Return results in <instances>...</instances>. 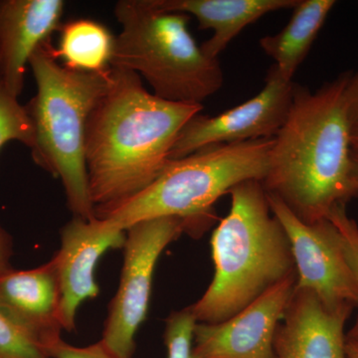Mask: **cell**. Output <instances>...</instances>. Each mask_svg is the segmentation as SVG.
I'll list each match as a JSON object with an SVG mask.
<instances>
[{
  "label": "cell",
  "mask_w": 358,
  "mask_h": 358,
  "mask_svg": "<svg viewBox=\"0 0 358 358\" xmlns=\"http://www.w3.org/2000/svg\"><path fill=\"white\" fill-rule=\"evenodd\" d=\"M0 358H51L43 345L0 310Z\"/></svg>",
  "instance_id": "obj_19"
},
{
  "label": "cell",
  "mask_w": 358,
  "mask_h": 358,
  "mask_svg": "<svg viewBox=\"0 0 358 358\" xmlns=\"http://www.w3.org/2000/svg\"><path fill=\"white\" fill-rule=\"evenodd\" d=\"M229 213L212 233L214 275L190 306L197 322L219 324L289 275L296 274L286 231L271 211L262 182L234 186Z\"/></svg>",
  "instance_id": "obj_3"
},
{
  "label": "cell",
  "mask_w": 358,
  "mask_h": 358,
  "mask_svg": "<svg viewBox=\"0 0 358 358\" xmlns=\"http://www.w3.org/2000/svg\"><path fill=\"white\" fill-rule=\"evenodd\" d=\"M9 141H18L31 150L34 129L25 106L0 79V150Z\"/></svg>",
  "instance_id": "obj_18"
},
{
  "label": "cell",
  "mask_w": 358,
  "mask_h": 358,
  "mask_svg": "<svg viewBox=\"0 0 358 358\" xmlns=\"http://www.w3.org/2000/svg\"><path fill=\"white\" fill-rule=\"evenodd\" d=\"M203 110L150 93L131 71L110 67V84L89 115L85 160L95 211L147 188L169 162L181 129Z\"/></svg>",
  "instance_id": "obj_1"
},
{
  "label": "cell",
  "mask_w": 358,
  "mask_h": 358,
  "mask_svg": "<svg viewBox=\"0 0 358 358\" xmlns=\"http://www.w3.org/2000/svg\"><path fill=\"white\" fill-rule=\"evenodd\" d=\"M346 113L352 127L358 124V72L350 75L345 90Z\"/></svg>",
  "instance_id": "obj_23"
},
{
  "label": "cell",
  "mask_w": 358,
  "mask_h": 358,
  "mask_svg": "<svg viewBox=\"0 0 358 358\" xmlns=\"http://www.w3.org/2000/svg\"><path fill=\"white\" fill-rule=\"evenodd\" d=\"M350 75L315 92L296 84L288 117L274 136L262 185L303 223L327 220L336 206L358 197L345 103Z\"/></svg>",
  "instance_id": "obj_2"
},
{
  "label": "cell",
  "mask_w": 358,
  "mask_h": 358,
  "mask_svg": "<svg viewBox=\"0 0 358 358\" xmlns=\"http://www.w3.org/2000/svg\"><path fill=\"white\" fill-rule=\"evenodd\" d=\"M62 0H0V79L20 98L33 52L60 29Z\"/></svg>",
  "instance_id": "obj_14"
},
{
  "label": "cell",
  "mask_w": 358,
  "mask_h": 358,
  "mask_svg": "<svg viewBox=\"0 0 358 358\" xmlns=\"http://www.w3.org/2000/svg\"><path fill=\"white\" fill-rule=\"evenodd\" d=\"M296 281V274L289 275L222 322H197L193 358H277L275 333Z\"/></svg>",
  "instance_id": "obj_10"
},
{
  "label": "cell",
  "mask_w": 358,
  "mask_h": 358,
  "mask_svg": "<svg viewBox=\"0 0 358 358\" xmlns=\"http://www.w3.org/2000/svg\"><path fill=\"white\" fill-rule=\"evenodd\" d=\"M267 199L271 211L288 235L296 264V288L310 289L333 310L357 308L358 282L338 227L329 219L301 222L279 197L267 193Z\"/></svg>",
  "instance_id": "obj_8"
},
{
  "label": "cell",
  "mask_w": 358,
  "mask_h": 358,
  "mask_svg": "<svg viewBox=\"0 0 358 358\" xmlns=\"http://www.w3.org/2000/svg\"><path fill=\"white\" fill-rule=\"evenodd\" d=\"M350 145L353 152H358V124H355L350 131Z\"/></svg>",
  "instance_id": "obj_25"
},
{
  "label": "cell",
  "mask_w": 358,
  "mask_h": 358,
  "mask_svg": "<svg viewBox=\"0 0 358 358\" xmlns=\"http://www.w3.org/2000/svg\"><path fill=\"white\" fill-rule=\"evenodd\" d=\"M350 308H327L307 289H294L275 333L277 358H348L346 322Z\"/></svg>",
  "instance_id": "obj_12"
},
{
  "label": "cell",
  "mask_w": 358,
  "mask_h": 358,
  "mask_svg": "<svg viewBox=\"0 0 358 358\" xmlns=\"http://www.w3.org/2000/svg\"><path fill=\"white\" fill-rule=\"evenodd\" d=\"M352 178L358 188V152L352 150Z\"/></svg>",
  "instance_id": "obj_26"
},
{
  "label": "cell",
  "mask_w": 358,
  "mask_h": 358,
  "mask_svg": "<svg viewBox=\"0 0 358 358\" xmlns=\"http://www.w3.org/2000/svg\"><path fill=\"white\" fill-rule=\"evenodd\" d=\"M346 355L348 358H358V348L346 345Z\"/></svg>",
  "instance_id": "obj_27"
},
{
  "label": "cell",
  "mask_w": 358,
  "mask_h": 358,
  "mask_svg": "<svg viewBox=\"0 0 358 358\" xmlns=\"http://www.w3.org/2000/svg\"><path fill=\"white\" fill-rule=\"evenodd\" d=\"M336 4L334 0H300L284 29L260 39L264 53L274 60L282 78L293 81Z\"/></svg>",
  "instance_id": "obj_16"
},
{
  "label": "cell",
  "mask_w": 358,
  "mask_h": 358,
  "mask_svg": "<svg viewBox=\"0 0 358 358\" xmlns=\"http://www.w3.org/2000/svg\"><path fill=\"white\" fill-rule=\"evenodd\" d=\"M294 86L272 65L265 86L253 98L213 117H193L181 129L169 159H181L212 145L274 138L288 117Z\"/></svg>",
  "instance_id": "obj_9"
},
{
  "label": "cell",
  "mask_w": 358,
  "mask_h": 358,
  "mask_svg": "<svg viewBox=\"0 0 358 358\" xmlns=\"http://www.w3.org/2000/svg\"><path fill=\"white\" fill-rule=\"evenodd\" d=\"M0 310L47 352L63 331L60 282L54 259L31 270L9 268L1 273Z\"/></svg>",
  "instance_id": "obj_13"
},
{
  "label": "cell",
  "mask_w": 358,
  "mask_h": 358,
  "mask_svg": "<svg viewBox=\"0 0 358 358\" xmlns=\"http://www.w3.org/2000/svg\"><path fill=\"white\" fill-rule=\"evenodd\" d=\"M183 233L202 234L196 225L179 217L148 219L127 230L119 289L101 338L120 358H133L136 334L150 306L155 266L164 250Z\"/></svg>",
  "instance_id": "obj_7"
},
{
  "label": "cell",
  "mask_w": 358,
  "mask_h": 358,
  "mask_svg": "<svg viewBox=\"0 0 358 358\" xmlns=\"http://www.w3.org/2000/svg\"><path fill=\"white\" fill-rule=\"evenodd\" d=\"M36 94L25 106L34 129L33 159L62 181L74 217L93 220L85 160V134L89 115L110 84V67L82 72L59 63L48 39L29 59Z\"/></svg>",
  "instance_id": "obj_4"
},
{
  "label": "cell",
  "mask_w": 358,
  "mask_h": 358,
  "mask_svg": "<svg viewBox=\"0 0 358 358\" xmlns=\"http://www.w3.org/2000/svg\"><path fill=\"white\" fill-rule=\"evenodd\" d=\"M329 220L338 227L343 239L348 262L358 282V225L348 216L345 205H339L331 211ZM346 345L358 348V317L352 329L346 333Z\"/></svg>",
  "instance_id": "obj_21"
},
{
  "label": "cell",
  "mask_w": 358,
  "mask_h": 358,
  "mask_svg": "<svg viewBox=\"0 0 358 358\" xmlns=\"http://www.w3.org/2000/svg\"><path fill=\"white\" fill-rule=\"evenodd\" d=\"M115 15L122 31L110 67L136 73L169 102L202 105L222 88L220 63L193 38L189 15L157 8L152 0H121Z\"/></svg>",
  "instance_id": "obj_6"
},
{
  "label": "cell",
  "mask_w": 358,
  "mask_h": 358,
  "mask_svg": "<svg viewBox=\"0 0 358 358\" xmlns=\"http://www.w3.org/2000/svg\"><path fill=\"white\" fill-rule=\"evenodd\" d=\"M274 138L212 145L167 162L145 189L121 203L95 211L99 228L124 231L160 217L189 220L202 233L216 219L213 205L234 186L267 176Z\"/></svg>",
  "instance_id": "obj_5"
},
{
  "label": "cell",
  "mask_w": 358,
  "mask_h": 358,
  "mask_svg": "<svg viewBox=\"0 0 358 358\" xmlns=\"http://www.w3.org/2000/svg\"><path fill=\"white\" fill-rule=\"evenodd\" d=\"M47 352L51 358H120L103 341L80 348L69 345L60 338L47 348Z\"/></svg>",
  "instance_id": "obj_22"
},
{
  "label": "cell",
  "mask_w": 358,
  "mask_h": 358,
  "mask_svg": "<svg viewBox=\"0 0 358 358\" xmlns=\"http://www.w3.org/2000/svg\"><path fill=\"white\" fill-rule=\"evenodd\" d=\"M10 244L6 233L0 229V274L9 268V257H10Z\"/></svg>",
  "instance_id": "obj_24"
},
{
  "label": "cell",
  "mask_w": 358,
  "mask_h": 358,
  "mask_svg": "<svg viewBox=\"0 0 358 358\" xmlns=\"http://www.w3.org/2000/svg\"><path fill=\"white\" fill-rule=\"evenodd\" d=\"M126 232H105L96 218L74 217L61 231V248L53 257L57 266L61 289V324L64 331L75 329L78 308L89 299L96 298V264L110 249L124 248Z\"/></svg>",
  "instance_id": "obj_11"
},
{
  "label": "cell",
  "mask_w": 358,
  "mask_h": 358,
  "mask_svg": "<svg viewBox=\"0 0 358 358\" xmlns=\"http://www.w3.org/2000/svg\"><path fill=\"white\" fill-rule=\"evenodd\" d=\"M56 57L69 69L103 72L110 67L115 37L105 25L91 20L62 24Z\"/></svg>",
  "instance_id": "obj_17"
},
{
  "label": "cell",
  "mask_w": 358,
  "mask_h": 358,
  "mask_svg": "<svg viewBox=\"0 0 358 358\" xmlns=\"http://www.w3.org/2000/svg\"><path fill=\"white\" fill-rule=\"evenodd\" d=\"M196 324L189 307L169 315L164 331L167 358H193V336Z\"/></svg>",
  "instance_id": "obj_20"
},
{
  "label": "cell",
  "mask_w": 358,
  "mask_h": 358,
  "mask_svg": "<svg viewBox=\"0 0 358 358\" xmlns=\"http://www.w3.org/2000/svg\"><path fill=\"white\" fill-rule=\"evenodd\" d=\"M157 8L192 15L200 29L212 30L201 45L209 57L218 56L247 26L263 16L284 9H294L300 0H152Z\"/></svg>",
  "instance_id": "obj_15"
}]
</instances>
